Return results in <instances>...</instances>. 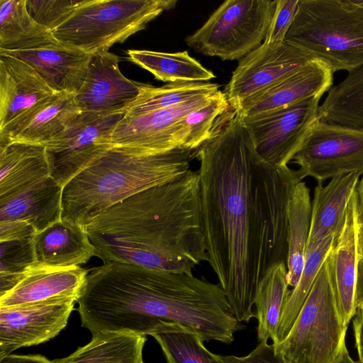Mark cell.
Returning <instances> with one entry per match:
<instances>
[{
    "mask_svg": "<svg viewBox=\"0 0 363 363\" xmlns=\"http://www.w3.org/2000/svg\"><path fill=\"white\" fill-rule=\"evenodd\" d=\"M207 262L240 323L249 322L259 277L264 196L260 158L235 111L194 152Z\"/></svg>",
    "mask_w": 363,
    "mask_h": 363,
    "instance_id": "cell-1",
    "label": "cell"
},
{
    "mask_svg": "<svg viewBox=\"0 0 363 363\" xmlns=\"http://www.w3.org/2000/svg\"><path fill=\"white\" fill-rule=\"evenodd\" d=\"M84 228L103 264L191 275L208 259L198 171L134 194Z\"/></svg>",
    "mask_w": 363,
    "mask_h": 363,
    "instance_id": "cell-2",
    "label": "cell"
},
{
    "mask_svg": "<svg viewBox=\"0 0 363 363\" xmlns=\"http://www.w3.org/2000/svg\"><path fill=\"white\" fill-rule=\"evenodd\" d=\"M97 310L113 333L152 335L164 324H180L203 341L231 343L242 325L220 284L193 274L113 263L104 274Z\"/></svg>",
    "mask_w": 363,
    "mask_h": 363,
    "instance_id": "cell-3",
    "label": "cell"
},
{
    "mask_svg": "<svg viewBox=\"0 0 363 363\" xmlns=\"http://www.w3.org/2000/svg\"><path fill=\"white\" fill-rule=\"evenodd\" d=\"M194 152L182 147L156 154L110 149L63 187L62 220L86 225L131 196L186 174Z\"/></svg>",
    "mask_w": 363,
    "mask_h": 363,
    "instance_id": "cell-4",
    "label": "cell"
},
{
    "mask_svg": "<svg viewBox=\"0 0 363 363\" xmlns=\"http://www.w3.org/2000/svg\"><path fill=\"white\" fill-rule=\"evenodd\" d=\"M285 42L333 72L363 66V0H298Z\"/></svg>",
    "mask_w": 363,
    "mask_h": 363,
    "instance_id": "cell-5",
    "label": "cell"
},
{
    "mask_svg": "<svg viewBox=\"0 0 363 363\" xmlns=\"http://www.w3.org/2000/svg\"><path fill=\"white\" fill-rule=\"evenodd\" d=\"M347 328L338 311L328 255L289 334L273 345L285 363H339L348 350Z\"/></svg>",
    "mask_w": 363,
    "mask_h": 363,
    "instance_id": "cell-6",
    "label": "cell"
},
{
    "mask_svg": "<svg viewBox=\"0 0 363 363\" xmlns=\"http://www.w3.org/2000/svg\"><path fill=\"white\" fill-rule=\"evenodd\" d=\"M176 0H84L52 34L82 52L108 51L175 7Z\"/></svg>",
    "mask_w": 363,
    "mask_h": 363,
    "instance_id": "cell-7",
    "label": "cell"
},
{
    "mask_svg": "<svg viewBox=\"0 0 363 363\" xmlns=\"http://www.w3.org/2000/svg\"><path fill=\"white\" fill-rule=\"evenodd\" d=\"M276 2L225 1L200 28L186 38V43L206 56L240 60L264 40Z\"/></svg>",
    "mask_w": 363,
    "mask_h": 363,
    "instance_id": "cell-8",
    "label": "cell"
},
{
    "mask_svg": "<svg viewBox=\"0 0 363 363\" xmlns=\"http://www.w3.org/2000/svg\"><path fill=\"white\" fill-rule=\"evenodd\" d=\"M300 181L350 174L363 176V128L317 119L292 159Z\"/></svg>",
    "mask_w": 363,
    "mask_h": 363,
    "instance_id": "cell-9",
    "label": "cell"
},
{
    "mask_svg": "<svg viewBox=\"0 0 363 363\" xmlns=\"http://www.w3.org/2000/svg\"><path fill=\"white\" fill-rule=\"evenodd\" d=\"M125 112H81L46 143L50 176L62 187L112 148L111 135Z\"/></svg>",
    "mask_w": 363,
    "mask_h": 363,
    "instance_id": "cell-10",
    "label": "cell"
},
{
    "mask_svg": "<svg viewBox=\"0 0 363 363\" xmlns=\"http://www.w3.org/2000/svg\"><path fill=\"white\" fill-rule=\"evenodd\" d=\"M321 96H316L268 114L242 119L259 157L276 167L288 166L318 119Z\"/></svg>",
    "mask_w": 363,
    "mask_h": 363,
    "instance_id": "cell-11",
    "label": "cell"
},
{
    "mask_svg": "<svg viewBox=\"0 0 363 363\" xmlns=\"http://www.w3.org/2000/svg\"><path fill=\"white\" fill-rule=\"evenodd\" d=\"M216 93L196 97L168 108L137 115L124 114L113 131L112 148L139 154H156L184 148L181 130L182 118L207 104Z\"/></svg>",
    "mask_w": 363,
    "mask_h": 363,
    "instance_id": "cell-12",
    "label": "cell"
},
{
    "mask_svg": "<svg viewBox=\"0 0 363 363\" xmlns=\"http://www.w3.org/2000/svg\"><path fill=\"white\" fill-rule=\"evenodd\" d=\"M315 58L286 42L262 43L240 60L224 93L233 110L239 104L296 72Z\"/></svg>",
    "mask_w": 363,
    "mask_h": 363,
    "instance_id": "cell-13",
    "label": "cell"
},
{
    "mask_svg": "<svg viewBox=\"0 0 363 363\" xmlns=\"http://www.w3.org/2000/svg\"><path fill=\"white\" fill-rule=\"evenodd\" d=\"M76 297H60L0 307V359L21 347L57 335L67 324Z\"/></svg>",
    "mask_w": 363,
    "mask_h": 363,
    "instance_id": "cell-14",
    "label": "cell"
},
{
    "mask_svg": "<svg viewBox=\"0 0 363 363\" xmlns=\"http://www.w3.org/2000/svg\"><path fill=\"white\" fill-rule=\"evenodd\" d=\"M119 61L109 51L91 54L86 77L74 94L81 112H125L136 99L140 83L123 75Z\"/></svg>",
    "mask_w": 363,
    "mask_h": 363,
    "instance_id": "cell-15",
    "label": "cell"
},
{
    "mask_svg": "<svg viewBox=\"0 0 363 363\" xmlns=\"http://www.w3.org/2000/svg\"><path fill=\"white\" fill-rule=\"evenodd\" d=\"M30 65L55 91L75 94L88 72L91 55L52 37L20 50L0 51Z\"/></svg>",
    "mask_w": 363,
    "mask_h": 363,
    "instance_id": "cell-16",
    "label": "cell"
},
{
    "mask_svg": "<svg viewBox=\"0 0 363 363\" xmlns=\"http://www.w3.org/2000/svg\"><path fill=\"white\" fill-rule=\"evenodd\" d=\"M333 73L326 63L315 59L289 77L244 100L233 110L242 119H252L322 96L332 87Z\"/></svg>",
    "mask_w": 363,
    "mask_h": 363,
    "instance_id": "cell-17",
    "label": "cell"
},
{
    "mask_svg": "<svg viewBox=\"0 0 363 363\" xmlns=\"http://www.w3.org/2000/svg\"><path fill=\"white\" fill-rule=\"evenodd\" d=\"M55 93L27 63L0 55V136Z\"/></svg>",
    "mask_w": 363,
    "mask_h": 363,
    "instance_id": "cell-18",
    "label": "cell"
},
{
    "mask_svg": "<svg viewBox=\"0 0 363 363\" xmlns=\"http://www.w3.org/2000/svg\"><path fill=\"white\" fill-rule=\"evenodd\" d=\"M62 191L49 176L0 198V222L23 220L42 231L62 220Z\"/></svg>",
    "mask_w": 363,
    "mask_h": 363,
    "instance_id": "cell-19",
    "label": "cell"
},
{
    "mask_svg": "<svg viewBox=\"0 0 363 363\" xmlns=\"http://www.w3.org/2000/svg\"><path fill=\"white\" fill-rule=\"evenodd\" d=\"M354 194L348 205L344 227L328 255L337 308L342 323L346 325L356 313L354 294L359 253Z\"/></svg>",
    "mask_w": 363,
    "mask_h": 363,
    "instance_id": "cell-20",
    "label": "cell"
},
{
    "mask_svg": "<svg viewBox=\"0 0 363 363\" xmlns=\"http://www.w3.org/2000/svg\"><path fill=\"white\" fill-rule=\"evenodd\" d=\"M34 268L80 266L96 256L84 226L61 220L33 238Z\"/></svg>",
    "mask_w": 363,
    "mask_h": 363,
    "instance_id": "cell-21",
    "label": "cell"
},
{
    "mask_svg": "<svg viewBox=\"0 0 363 363\" xmlns=\"http://www.w3.org/2000/svg\"><path fill=\"white\" fill-rule=\"evenodd\" d=\"M81 113L74 94L57 92L0 136V144L21 142L45 145Z\"/></svg>",
    "mask_w": 363,
    "mask_h": 363,
    "instance_id": "cell-22",
    "label": "cell"
},
{
    "mask_svg": "<svg viewBox=\"0 0 363 363\" xmlns=\"http://www.w3.org/2000/svg\"><path fill=\"white\" fill-rule=\"evenodd\" d=\"M89 270L80 266L33 268L11 291L0 297V307L60 297L79 298Z\"/></svg>",
    "mask_w": 363,
    "mask_h": 363,
    "instance_id": "cell-23",
    "label": "cell"
},
{
    "mask_svg": "<svg viewBox=\"0 0 363 363\" xmlns=\"http://www.w3.org/2000/svg\"><path fill=\"white\" fill-rule=\"evenodd\" d=\"M361 177L358 173H350L334 177L326 185L318 182L311 201L308 244L330 235L337 238L345 223L349 203Z\"/></svg>",
    "mask_w": 363,
    "mask_h": 363,
    "instance_id": "cell-24",
    "label": "cell"
},
{
    "mask_svg": "<svg viewBox=\"0 0 363 363\" xmlns=\"http://www.w3.org/2000/svg\"><path fill=\"white\" fill-rule=\"evenodd\" d=\"M49 176L44 145L21 142L0 144V198Z\"/></svg>",
    "mask_w": 363,
    "mask_h": 363,
    "instance_id": "cell-25",
    "label": "cell"
},
{
    "mask_svg": "<svg viewBox=\"0 0 363 363\" xmlns=\"http://www.w3.org/2000/svg\"><path fill=\"white\" fill-rule=\"evenodd\" d=\"M145 335L99 333L91 341L56 363H143Z\"/></svg>",
    "mask_w": 363,
    "mask_h": 363,
    "instance_id": "cell-26",
    "label": "cell"
},
{
    "mask_svg": "<svg viewBox=\"0 0 363 363\" xmlns=\"http://www.w3.org/2000/svg\"><path fill=\"white\" fill-rule=\"evenodd\" d=\"M311 219L310 191L303 181L291 194L288 206L287 282L294 288L301 277L309 237Z\"/></svg>",
    "mask_w": 363,
    "mask_h": 363,
    "instance_id": "cell-27",
    "label": "cell"
},
{
    "mask_svg": "<svg viewBox=\"0 0 363 363\" xmlns=\"http://www.w3.org/2000/svg\"><path fill=\"white\" fill-rule=\"evenodd\" d=\"M132 62L152 73L164 82H207L214 79L213 72L191 57L187 51L163 52L147 50H128Z\"/></svg>",
    "mask_w": 363,
    "mask_h": 363,
    "instance_id": "cell-28",
    "label": "cell"
},
{
    "mask_svg": "<svg viewBox=\"0 0 363 363\" xmlns=\"http://www.w3.org/2000/svg\"><path fill=\"white\" fill-rule=\"evenodd\" d=\"M286 263L269 269L261 279L256 292L255 305L259 341L272 342L276 337L279 320L290 290Z\"/></svg>",
    "mask_w": 363,
    "mask_h": 363,
    "instance_id": "cell-29",
    "label": "cell"
},
{
    "mask_svg": "<svg viewBox=\"0 0 363 363\" xmlns=\"http://www.w3.org/2000/svg\"><path fill=\"white\" fill-rule=\"evenodd\" d=\"M318 118L363 128V66L330 88L319 106Z\"/></svg>",
    "mask_w": 363,
    "mask_h": 363,
    "instance_id": "cell-30",
    "label": "cell"
},
{
    "mask_svg": "<svg viewBox=\"0 0 363 363\" xmlns=\"http://www.w3.org/2000/svg\"><path fill=\"white\" fill-rule=\"evenodd\" d=\"M336 240V237L330 235L307 245L303 271L298 284L290 290L279 320L276 337L272 342L274 345L282 342L289 334Z\"/></svg>",
    "mask_w": 363,
    "mask_h": 363,
    "instance_id": "cell-31",
    "label": "cell"
},
{
    "mask_svg": "<svg viewBox=\"0 0 363 363\" xmlns=\"http://www.w3.org/2000/svg\"><path fill=\"white\" fill-rule=\"evenodd\" d=\"M52 36L30 16L26 0H0V51L23 49Z\"/></svg>",
    "mask_w": 363,
    "mask_h": 363,
    "instance_id": "cell-32",
    "label": "cell"
},
{
    "mask_svg": "<svg viewBox=\"0 0 363 363\" xmlns=\"http://www.w3.org/2000/svg\"><path fill=\"white\" fill-rule=\"evenodd\" d=\"M219 88V84L211 82H177L160 87L140 83L139 94L125 114L137 115L171 108L196 97L213 94Z\"/></svg>",
    "mask_w": 363,
    "mask_h": 363,
    "instance_id": "cell-33",
    "label": "cell"
},
{
    "mask_svg": "<svg viewBox=\"0 0 363 363\" xmlns=\"http://www.w3.org/2000/svg\"><path fill=\"white\" fill-rule=\"evenodd\" d=\"M160 345L167 363H223L208 351L201 338L177 323L162 325L152 335Z\"/></svg>",
    "mask_w": 363,
    "mask_h": 363,
    "instance_id": "cell-34",
    "label": "cell"
},
{
    "mask_svg": "<svg viewBox=\"0 0 363 363\" xmlns=\"http://www.w3.org/2000/svg\"><path fill=\"white\" fill-rule=\"evenodd\" d=\"M232 111L225 93L219 90L207 104L189 112L181 121L184 147L196 150L213 137Z\"/></svg>",
    "mask_w": 363,
    "mask_h": 363,
    "instance_id": "cell-35",
    "label": "cell"
},
{
    "mask_svg": "<svg viewBox=\"0 0 363 363\" xmlns=\"http://www.w3.org/2000/svg\"><path fill=\"white\" fill-rule=\"evenodd\" d=\"M33 238L0 242V297L14 289L35 267Z\"/></svg>",
    "mask_w": 363,
    "mask_h": 363,
    "instance_id": "cell-36",
    "label": "cell"
},
{
    "mask_svg": "<svg viewBox=\"0 0 363 363\" xmlns=\"http://www.w3.org/2000/svg\"><path fill=\"white\" fill-rule=\"evenodd\" d=\"M84 0H26L30 16L52 32L61 25Z\"/></svg>",
    "mask_w": 363,
    "mask_h": 363,
    "instance_id": "cell-37",
    "label": "cell"
},
{
    "mask_svg": "<svg viewBox=\"0 0 363 363\" xmlns=\"http://www.w3.org/2000/svg\"><path fill=\"white\" fill-rule=\"evenodd\" d=\"M298 3V0H277L264 43L279 44L285 41L295 17Z\"/></svg>",
    "mask_w": 363,
    "mask_h": 363,
    "instance_id": "cell-38",
    "label": "cell"
},
{
    "mask_svg": "<svg viewBox=\"0 0 363 363\" xmlns=\"http://www.w3.org/2000/svg\"><path fill=\"white\" fill-rule=\"evenodd\" d=\"M223 363H285L279 356L272 344L259 341L257 347L247 356L218 355Z\"/></svg>",
    "mask_w": 363,
    "mask_h": 363,
    "instance_id": "cell-39",
    "label": "cell"
},
{
    "mask_svg": "<svg viewBox=\"0 0 363 363\" xmlns=\"http://www.w3.org/2000/svg\"><path fill=\"white\" fill-rule=\"evenodd\" d=\"M36 233L35 229L23 220L0 222V242L32 238Z\"/></svg>",
    "mask_w": 363,
    "mask_h": 363,
    "instance_id": "cell-40",
    "label": "cell"
},
{
    "mask_svg": "<svg viewBox=\"0 0 363 363\" xmlns=\"http://www.w3.org/2000/svg\"><path fill=\"white\" fill-rule=\"evenodd\" d=\"M352 325L354 347L360 363H363V305L357 308L353 317Z\"/></svg>",
    "mask_w": 363,
    "mask_h": 363,
    "instance_id": "cell-41",
    "label": "cell"
},
{
    "mask_svg": "<svg viewBox=\"0 0 363 363\" xmlns=\"http://www.w3.org/2000/svg\"><path fill=\"white\" fill-rule=\"evenodd\" d=\"M0 363H56L40 354H8L0 359Z\"/></svg>",
    "mask_w": 363,
    "mask_h": 363,
    "instance_id": "cell-42",
    "label": "cell"
},
{
    "mask_svg": "<svg viewBox=\"0 0 363 363\" xmlns=\"http://www.w3.org/2000/svg\"><path fill=\"white\" fill-rule=\"evenodd\" d=\"M355 306L357 308L363 305V256L359 255L354 294Z\"/></svg>",
    "mask_w": 363,
    "mask_h": 363,
    "instance_id": "cell-43",
    "label": "cell"
},
{
    "mask_svg": "<svg viewBox=\"0 0 363 363\" xmlns=\"http://www.w3.org/2000/svg\"><path fill=\"white\" fill-rule=\"evenodd\" d=\"M358 228L363 230V176L354 194Z\"/></svg>",
    "mask_w": 363,
    "mask_h": 363,
    "instance_id": "cell-44",
    "label": "cell"
},
{
    "mask_svg": "<svg viewBox=\"0 0 363 363\" xmlns=\"http://www.w3.org/2000/svg\"><path fill=\"white\" fill-rule=\"evenodd\" d=\"M357 233H358V235H357L358 253H359V255L363 256V230L358 228Z\"/></svg>",
    "mask_w": 363,
    "mask_h": 363,
    "instance_id": "cell-45",
    "label": "cell"
},
{
    "mask_svg": "<svg viewBox=\"0 0 363 363\" xmlns=\"http://www.w3.org/2000/svg\"><path fill=\"white\" fill-rule=\"evenodd\" d=\"M339 363H360V362L358 360V361H356L354 359H353L350 354H349V352L348 350L345 353L342 359H341V361L339 362Z\"/></svg>",
    "mask_w": 363,
    "mask_h": 363,
    "instance_id": "cell-46",
    "label": "cell"
},
{
    "mask_svg": "<svg viewBox=\"0 0 363 363\" xmlns=\"http://www.w3.org/2000/svg\"></svg>",
    "mask_w": 363,
    "mask_h": 363,
    "instance_id": "cell-47",
    "label": "cell"
}]
</instances>
